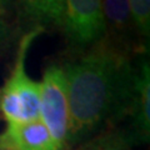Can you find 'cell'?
I'll list each match as a JSON object with an SVG mask.
<instances>
[{
	"label": "cell",
	"instance_id": "cell-2",
	"mask_svg": "<svg viewBox=\"0 0 150 150\" xmlns=\"http://www.w3.org/2000/svg\"><path fill=\"white\" fill-rule=\"evenodd\" d=\"M43 33V28L23 35L18 46L13 70L0 89V112L6 124L38 120L40 115V81L33 80L26 73V56L33 41Z\"/></svg>",
	"mask_w": 150,
	"mask_h": 150
},
{
	"label": "cell",
	"instance_id": "cell-6",
	"mask_svg": "<svg viewBox=\"0 0 150 150\" xmlns=\"http://www.w3.org/2000/svg\"><path fill=\"white\" fill-rule=\"evenodd\" d=\"M0 150H56L46 126L40 119L9 123L0 133Z\"/></svg>",
	"mask_w": 150,
	"mask_h": 150
},
{
	"label": "cell",
	"instance_id": "cell-8",
	"mask_svg": "<svg viewBox=\"0 0 150 150\" xmlns=\"http://www.w3.org/2000/svg\"><path fill=\"white\" fill-rule=\"evenodd\" d=\"M23 11L33 21L41 25H55L62 28L64 0H20Z\"/></svg>",
	"mask_w": 150,
	"mask_h": 150
},
{
	"label": "cell",
	"instance_id": "cell-10",
	"mask_svg": "<svg viewBox=\"0 0 150 150\" xmlns=\"http://www.w3.org/2000/svg\"><path fill=\"white\" fill-rule=\"evenodd\" d=\"M129 143L130 140L126 133L106 131L105 134L88 140L79 150H126Z\"/></svg>",
	"mask_w": 150,
	"mask_h": 150
},
{
	"label": "cell",
	"instance_id": "cell-5",
	"mask_svg": "<svg viewBox=\"0 0 150 150\" xmlns=\"http://www.w3.org/2000/svg\"><path fill=\"white\" fill-rule=\"evenodd\" d=\"M135 79L134 90L131 95V104L129 116L131 118V129L128 131L130 143L145 142L149 138L150 129V68L148 51H139L138 58L134 63Z\"/></svg>",
	"mask_w": 150,
	"mask_h": 150
},
{
	"label": "cell",
	"instance_id": "cell-7",
	"mask_svg": "<svg viewBox=\"0 0 150 150\" xmlns=\"http://www.w3.org/2000/svg\"><path fill=\"white\" fill-rule=\"evenodd\" d=\"M106 38L111 45L126 51L139 39L128 0H101Z\"/></svg>",
	"mask_w": 150,
	"mask_h": 150
},
{
	"label": "cell",
	"instance_id": "cell-3",
	"mask_svg": "<svg viewBox=\"0 0 150 150\" xmlns=\"http://www.w3.org/2000/svg\"><path fill=\"white\" fill-rule=\"evenodd\" d=\"M40 85L39 119L46 126L56 150H65L69 128V105L63 67L50 65L46 68Z\"/></svg>",
	"mask_w": 150,
	"mask_h": 150
},
{
	"label": "cell",
	"instance_id": "cell-11",
	"mask_svg": "<svg viewBox=\"0 0 150 150\" xmlns=\"http://www.w3.org/2000/svg\"><path fill=\"white\" fill-rule=\"evenodd\" d=\"M9 4H10V0H0V14L6 11Z\"/></svg>",
	"mask_w": 150,
	"mask_h": 150
},
{
	"label": "cell",
	"instance_id": "cell-1",
	"mask_svg": "<svg viewBox=\"0 0 150 150\" xmlns=\"http://www.w3.org/2000/svg\"><path fill=\"white\" fill-rule=\"evenodd\" d=\"M69 128L67 148L86 143L129 116L135 67L105 39L63 67Z\"/></svg>",
	"mask_w": 150,
	"mask_h": 150
},
{
	"label": "cell",
	"instance_id": "cell-9",
	"mask_svg": "<svg viewBox=\"0 0 150 150\" xmlns=\"http://www.w3.org/2000/svg\"><path fill=\"white\" fill-rule=\"evenodd\" d=\"M139 39L145 48L150 38V0H128Z\"/></svg>",
	"mask_w": 150,
	"mask_h": 150
},
{
	"label": "cell",
	"instance_id": "cell-4",
	"mask_svg": "<svg viewBox=\"0 0 150 150\" xmlns=\"http://www.w3.org/2000/svg\"><path fill=\"white\" fill-rule=\"evenodd\" d=\"M62 28L75 50L101 43L106 38L101 0H64Z\"/></svg>",
	"mask_w": 150,
	"mask_h": 150
}]
</instances>
